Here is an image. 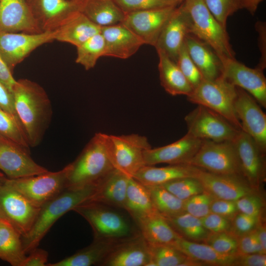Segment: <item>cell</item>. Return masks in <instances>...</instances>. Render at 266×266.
<instances>
[{"mask_svg": "<svg viewBox=\"0 0 266 266\" xmlns=\"http://www.w3.org/2000/svg\"><path fill=\"white\" fill-rule=\"evenodd\" d=\"M118 241V240H117ZM117 241L96 239L73 255L46 266H91L100 265Z\"/></svg>", "mask_w": 266, "mask_h": 266, "instance_id": "cell-32", "label": "cell"}, {"mask_svg": "<svg viewBox=\"0 0 266 266\" xmlns=\"http://www.w3.org/2000/svg\"><path fill=\"white\" fill-rule=\"evenodd\" d=\"M160 83L165 90L172 96H189L193 88L176 62L164 52L157 50Z\"/></svg>", "mask_w": 266, "mask_h": 266, "instance_id": "cell-30", "label": "cell"}, {"mask_svg": "<svg viewBox=\"0 0 266 266\" xmlns=\"http://www.w3.org/2000/svg\"><path fill=\"white\" fill-rule=\"evenodd\" d=\"M105 143L114 167L129 177L145 166L144 152L151 148L147 138L136 133L115 135L105 133Z\"/></svg>", "mask_w": 266, "mask_h": 266, "instance_id": "cell-6", "label": "cell"}, {"mask_svg": "<svg viewBox=\"0 0 266 266\" xmlns=\"http://www.w3.org/2000/svg\"><path fill=\"white\" fill-rule=\"evenodd\" d=\"M184 119L187 133L201 140L232 141L240 131L220 114L201 105H197Z\"/></svg>", "mask_w": 266, "mask_h": 266, "instance_id": "cell-10", "label": "cell"}, {"mask_svg": "<svg viewBox=\"0 0 266 266\" xmlns=\"http://www.w3.org/2000/svg\"><path fill=\"white\" fill-rule=\"evenodd\" d=\"M266 255L260 254L236 255L234 266H266Z\"/></svg>", "mask_w": 266, "mask_h": 266, "instance_id": "cell-54", "label": "cell"}, {"mask_svg": "<svg viewBox=\"0 0 266 266\" xmlns=\"http://www.w3.org/2000/svg\"><path fill=\"white\" fill-rule=\"evenodd\" d=\"M0 54V81L12 92L16 80Z\"/></svg>", "mask_w": 266, "mask_h": 266, "instance_id": "cell-56", "label": "cell"}, {"mask_svg": "<svg viewBox=\"0 0 266 266\" xmlns=\"http://www.w3.org/2000/svg\"><path fill=\"white\" fill-rule=\"evenodd\" d=\"M0 108L11 115L20 123L15 110L12 93L0 81Z\"/></svg>", "mask_w": 266, "mask_h": 266, "instance_id": "cell-52", "label": "cell"}, {"mask_svg": "<svg viewBox=\"0 0 266 266\" xmlns=\"http://www.w3.org/2000/svg\"><path fill=\"white\" fill-rule=\"evenodd\" d=\"M201 168L188 165H169L163 167L144 166L133 178L145 186L161 185L175 179L188 177H196Z\"/></svg>", "mask_w": 266, "mask_h": 266, "instance_id": "cell-28", "label": "cell"}, {"mask_svg": "<svg viewBox=\"0 0 266 266\" xmlns=\"http://www.w3.org/2000/svg\"><path fill=\"white\" fill-rule=\"evenodd\" d=\"M165 218L180 236L190 241L204 242L210 233L203 226L200 218L185 212Z\"/></svg>", "mask_w": 266, "mask_h": 266, "instance_id": "cell-36", "label": "cell"}, {"mask_svg": "<svg viewBox=\"0 0 266 266\" xmlns=\"http://www.w3.org/2000/svg\"><path fill=\"white\" fill-rule=\"evenodd\" d=\"M39 209L5 183L0 187V217L8 221L21 236L30 230Z\"/></svg>", "mask_w": 266, "mask_h": 266, "instance_id": "cell-13", "label": "cell"}, {"mask_svg": "<svg viewBox=\"0 0 266 266\" xmlns=\"http://www.w3.org/2000/svg\"><path fill=\"white\" fill-rule=\"evenodd\" d=\"M258 239L263 249L266 251V219L262 220L256 229Z\"/></svg>", "mask_w": 266, "mask_h": 266, "instance_id": "cell-58", "label": "cell"}, {"mask_svg": "<svg viewBox=\"0 0 266 266\" xmlns=\"http://www.w3.org/2000/svg\"><path fill=\"white\" fill-rule=\"evenodd\" d=\"M105 49L104 56L129 58L143 44V41L122 23L101 27Z\"/></svg>", "mask_w": 266, "mask_h": 266, "instance_id": "cell-24", "label": "cell"}, {"mask_svg": "<svg viewBox=\"0 0 266 266\" xmlns=\"http://www.w3.org/2000/svg\"><path fill=\"white\" fill-rule=\"evenodd\" d=\"M240 254H266L256 233L253 232L238 237V253Z\"/></svg>", "mask_w": 266, "mask_h": 266, "instance_id": "cell-49", "label": "cell"}, {"mask_svg": "<svg viewBox=\"0 0 266 266\" xmlns=\"http://www.w3.org/2000/svg\"><path fill=\"white\" fill-rule=\"evenodd\" d=\"M125 13L177 6L175 0H113Z\"/></svg>", "mask_w": 266, "mask_h": 266, "instance_id": "cell-47", "label": "cell"}, {"mask_svg": "<svg viewBox=\"0 0 266 266\" xmlns=\"http://www.w3.org/2000/svg\"><path fill=\"white\" fill-rule=\"evenodd\" d=\"M15 110L30 146L39 144L51 115L44 89L28 79L16 80L12 91Z\"/></svg>", "mask_w": 266, "mask_h": 266, "instance_id": "cell-1", "label": "cell"}, {"mask_svg": "<svg viewBox=\"0 0 266 266\" xmlns=\"http://www.w3.org/2000/svg\"><path fill=\"white\" fill-rule=\"evenodd\" d=\"M55 39L76 47L94 35L100 33L101 27L80 11L70 14L54 30Z\"/></svg>", "mask_w": 266, "mask_h": 266, "instance_id": "cell-25", "label": "cell"}, {"mask_svg": "<svg viewBox=\"0 0 266 266\" xmlns=\"http://www.w3.org/2000/svg\"><path fill=\"white\" fill-rule=\"evenodd\" d=\"M28 149L0 136V170L7 178L16 179L48 171L33 161Z\"/></svg>", "mask_w": 266, "mask_h": 266, "instance_id": "cell-16", "label": "cell"}, {"mask_svg": "<svg viewBox=\"0 0 266 266\" xmlns=\"http://www.w3.org/2000/svg\"><path fill=\"white\" fill-rule=\"evenodd\" d=\"M7 178L4 174L0 171V187L5 184Z\"/></svg>", "mask_w": 266, "mask_h": 266, "instance_id": "cell-59", "label": "cell"}, {"mask_svg": "<svg viewBox=\"0 0 266 266\" xmlns=\"http://www.w3.org/2000/svg\"><path fill=\"white\" fill-rule=\"evenodd\" d=\"M191 21V33L206 43L220 60L235 58L226 27L213 16L203 0H184L182 2Z\"/></svg>", "mask_w": 266, "mask_h": 266, "instance_id": "cell-4", "label": "cell"}, {"mask_svg": "<svg viewBox=\"0 0 266 266\" xmlns=\"http://www.w3.org/2000/svg\"><path fill=\"white\" fill-rule=\"evenodd\" d=\"M180 4L168 18L155 46L175 62L186 35L191 33L190 15L182 3Z\"/></svg>", "mask_w": 266, "mask_h": 266, "instance_id": "cell-19", "label": "cell"}, {"mask_svg": "<svg viewBox=\"0 0 266 266\" xmlns=\"http://www.w3.org/2000/svg\"><path fill=\"white\" fill-rule=\"evenodd\" d=\"M176 63L192 86L193 90L203 80V77L191 58L185 42L182 44Z\"/></svg>", "mask_w": 266, "mask_h": 266, "instance_id": "cell-44", "label": "cell"}, {"mask_svg": "<svg viewBox=\"0 0 266 266\" xmlns=\"http://www.w3.org/2000/svg\"><path fill=\"white\" fill-rule=\"evenodd\" d=\"M75 62L82 65L86 70L95 67L99 59L104 56L105 45L100 33H97L76 47Z\"/></svg>", "mask_w": 266, "mask_h": 266, "instance_id": "cell-38", "label": "cell"}, {"mask_svg": "<svg viewBox=\"0 0 266 266\" xmlns=\"http://www.w3.org/2000/svg\"><path fill=\"white\" fill-rule=\"evenodd\" d=\"M177 6L127 13L121 23L139 37L144 44L155 47L164 27Z\"/></svg>", "mask_w": 266, "mask_h": 266, "instance_id": "cell-17", "label": "cell"}, {"mask_svg": "<svg viewBox=\"0 0 266 266\" xmlns=\"http://www.w3.org/2000/svg\"><path fill=\"white\" fill-rule=\"evenodd\" d=\"M255 28L258 33V46L261 53L260 59L257 67L264 70L266 67V22L258 21Z\"/></svg>", "mask_w": 266, "mask_h": 266, "instance_id": "cell-53", "label": "cell"}, {"mask_svg": "<svg viewBox=\"0 0 266 266\" xmlns=\"http://www.w3.org/2000/svg\"><path fill=\"white\" fill-rule=\"evenodd\" d=\"M72 210L83 217L90 224L94 239L117 241L129 237L131 228L119 213L106 207L104 204L86 201Z\"/></svg>", "mask_w": 266, "mask_h": 266, "instance_id": "cell-7", "label": "cell"}, {"mask_svg": "<svg viewBox=\"0 0 266 266\" xmlns=\"http://www.w3.org/2000/svg\"><path fill=\"white\" fill-rule=\"evenodd\" d=\"M124 209L134 220L156 211L147 188L133 177L129 180Z\"/></svg>", "mask_w": 266, "mask_h": 266, "instance_id": "cell-35", "label": "cell"}, {"mask_svg": "<svg viewBox=\"0 0 266 266\" xmlns=\"http://www.w3.org/2000/svg\"><path fill=\"white\" fill-rule=\"evenodd\" d=\"M202 140L187 133L169 144L150 148L144 152L145 166L165 163L169 165L187 164L200 148Z\"/></svg>", "mask_w": 266, "mask_h": 266, "instance_id": "cell-21", "label": "cell"}, {"mask_svg": "<svg viewBox=\"0 0 266 266\" xmlns=\"http://www.w3.org/2000/svg\"><path fill=\"white\" fill-rule=\"evenodd\" d=\"M130 178L114 169L97 183L95 192L87 201L124 208Z\"/></svg>", "mask_w": 266, "mask_h": 266, "instance_id": "cell-27", "label": "cell"}, {"mask_svg": "<svg viewBox=\"0 0 266 266\" xmlns=\"http://www.w3.org/2000/svg\"><path fill=\"white\" fill-rule=\"evenodd\" d=\"M235 203L240 213L265 217L266 201L261 192L243 196L235 200Z\"/></svg>", "mask_w": 266, "mask_h": 266, "instance_id": "cell-43", "label": "cell"}, {"mask_svg": "<svg viewBox=\"0 0 266 266\" xmlns=\"http://www.w3.org/2000/svg\"><path fill=\"white\" fill-rule=\"evenodd\" d=\"M200 220L203 226L210 233L231 231L232 220L218 214L210 212Z\"/></svg>", "mask_w": 266, "mask_h": 266, "instance_id": "cell-50", "label": "cell"}, {"mask_svg": "<svg viewBox=\"0 0 266 266\" xmlns=\"http://www.w3.org/2000/svg\"><path fill=\"white\" fill-rule=\"evenodd\" d=\"M236 95V87L221 75L214 80L203 79L187 97L189 101L215 111L242 130L234 109Z\"/></svg>", "mask_w": 266, "mask_h": 266, "instance_id": "cell-5", "label": "cell"}, {"mask_svg": "<svg viewBox=\"0 0 266 266\" xmlns=\"http://www.w3.org/2000/svg\"><path fill=\"white\" fill-rule=\"evenodd\" d=\"M149 192L155 210L165 217L184 212L182 200L161 185L146 186Z\"/></svg>", "mask_w": 266, "mask_h": 266, "instance_id": "cell-37", "label": "cell"}, {"mask_svg": "<svg viewBox=\"0 0 266 266\" xmlns=\"http://www.w3.org/2000/svg\"><path fill=\"white\" fill-rule=\"evenodd\" d=\"M265 217L248 215L238 212L232 220L231 231L237 237L250 233L256 229Z\"/></svg>", "mask_w": 266, "mask_h": 266, "instance_id": "cell-48", "label": "cell"}, {"mask_svg": "<svg viewBox=\"0 0 266 266\" xmlns=\"http://www.w3.org/2000/svg\"><path fill=\"white\" fill-rule=\"evenodd\" d=\"M204 191L214 198L235 201L245 195L260 192L252 188L240 175H221L201 169L196 177Z\"/></svg>", "mask_w": 266, "mask_h": 266, "instance_id": "cell-18", "label": "cell"}, {"mask_svg": "<svg viewBox=\"0 0 266 266\" xmlns=\"http://www.w3.org/2000/svg\"><path fill=\"white\" fill-rule=\"evenodd\" d=\"M148 243L141 235L117 241L100 266H148Z\"/></svg>", "mask_w": 266, "mask_h": 266, "instance_id": "cell-22", "label": "cell"}, {"mask_svg": "<svg viewBox=\"0 0 266 266\" xmlns=\"http://www.w3.org/2000/svg\"><path fill=\"white\" fill-rule=\"evenodd\" d=\"M232 141L237 152L241 175L252 188L261 191L266 180V153L242 130Z\"/></svg>", "mask_w": 266, "mask_h": 266, "instance_id": "cell-12", "label": "cell"}, {"mask_svg": "<svg viewBox=\"0 0 266 266\" xmlns=\"http://www.w3.org/2000/svg\"><path fill=\"white\" fill-rule=\"evenodd\" d=\"M97 184L76 189H66L43 204L29 232L21 236L24 250L28 254L37 248L44 235L57 220L76 206L88 201Z\"/></svg>", "mask_w": 266, "mask_h": 266, "instance_id": "cell-2", "label": "cell"}, {"mask_svg": "<svg viewBox=\"0 0 266 266\" xmlns=\"http://www.w3.org/2000/svg\"><path fill=\"white\" fill-rule=\"evenodd\" d=\"M42 32L28 0H0V33Z\"/></svg>", "mask_w": 266, "mask_h": 266, "instance_id": "cell-20", "label": "cell"}, {"mask_svg": "<svg viewBox=\"0 0 266 266\" xmlns=\"http://www.w3.org/2000/svg\"><path fill=\"white\" fill-rule=\"evenodd\" d=\"M210 212L232 220L239 212L235 201L214 198L210 206Z\"/></svg>", "mask_w": 266, "mask_h": 266, "instance_id": "cell-51", "label": "cell"}, {"mask_svg": "<svg viewBox=\"0 0 266 266\" xmlns=\"http://www.w3.org/2000/svg\"><path fill=\"white\" fill-rule=\"evenodd\" d=\"M184 42L191 58L203 79L214 80L221 76L222 61L209 45L191 33L186 35Z\"/></svg>", "mask_w": 266, "mask_h": 266, "instance_id": "cell-26", "label": "cell"}, {"mask_svg": "<svg viewBox=\"0 0 266 266\" xmlns=\"http://www.w3.org/2000/svg\"><path fill=\"white\" fill-rule=\"evenodd\" d=\"M68 165L56 172L16 179L7 178L5 184L13 188L36 207L43 204L66 189Z\"/></svg>", "mask_w": 266, "mask_h": 266, "instance_id": "cell-8", "label": "cell"}, {"mask_svg": "<svg viewBox=\"0 0 266 266\" xmlns=\"http://www.w3.org/2000/svg\"><path fill=\"white\" fill-rule=\"evenodd\" d=\"M104 135L96 133L75 160L68 164L66 189L97 184L115 169L106 149Z\"/></svg>", "mask_w": 266, "mask_h": 266, "instance_id": "cell-3", "label": "cell"}, {"mask_svg": "<svg viewBox=\"0 0 266 266\" xmlns=\"http://www.w3.org/2000/svg\"><path fill=\"white\" fill-rule=\"evenodd\" d=\"M48 257L46 250L37 247L26 256L22 266H46Z\"/></svg>", "mask_w": 266, "mask_h": 266, "instance_id": "cell-55", "label": "cell"}, {"mask_svg": "<svg viewBox=\"0 0 266 266\" xmlns=\"http://www.w3.org/2000/svg\"><path fill=\"white\" fill-rule=\"evenodd\" d=\"M148 245L151 256L148 266H181L188 258L171 244L148 243Z\"/></svg>", "mask_w": 266, "mask_h": 266, "instance_id": "cell-39", "label": "cell"}, {"mask_svg": "<svg viewBox=\"0 0 266 266\" xmlns=\"http://www.w3.org/2000/svg\"><path fill=\"white\" fill-rule=\"evenodd\" d=\"M187 164L214 174L241 175L239 158L233 141L202 140L198 151Z\"/></svg>", "mask_w": 266, "mask_h": 266, "instance_id": "cell-9", "label": "cell"}, {"mask_svg": "<svg viewBox=\"0 0 266 266\" xmlns=\"http://www.w3.org/2000/svg\"><path fill=\"white\" fill-rule=\"evenodd\" d=\"M42 31H54L70 14L80 11L83 0H28Z\"/></svg>", "mask_w": 266, "mask_h": 266, "instance_id": "cell-23", "label": "cell"}, {"mask_svg": "<svg viewBox=\"0 0 266 266\" xmlns=\"http://www.w3.org/2000/svg\"><path fill=\"white\" fill-rule=\"evenodd\" d=\"M215 19L226 27L228 18L240 9L238 0H203Z\"/></svg>", "mask_w": 266, "mask_h": 266, "instance_id": "cell-45", "label": "cell"}, {"mask_svg": "<svg viewBox=\"0 0 266 266\" xmlns=\"http://www.w3.org/2000/svg\"><path fill=\"white\" fill-rule=\"evenodd\" d=\"M214 199L205 191L193 196L184 200V211L201 219L210 213V206Z\"/></svg>", "mask_w": 266, "mask_h": 266, "instance_id": "cell-46", "label": "cell"}, {"mask_svg": "<svg viewBox=\"0 0 266 266\" xmlns=\"http://www.w3.org/2000/svg\"><path fill=\"white\" fill-rule=\"evenodd\" d=\"M188 257L202 263L204 266H234L235 256L220 254L206 243L178 238L172 244Z\"/></svg>", "mask_w": 266, "mask_h": 266, "instance_id": "cell-31", "label": "cell"}, {"mask_svg": "<svg viewBox=\"0 0 266 266\" xmlns=\"http://www.w3.org/2000/svg\"><path fill=\"white\" fill-rule=\"evenodd\" d=\"M236 89L234 109L242 130L250 136L266 153V115L250 94L240 88L236 87Z\"/></svg>", "mask_w": 266, "mask_h": 266, "instance_id": "cell-15", "label": "cell"}, {"mask_svg": "<svg viewBox=\"0 0 266 266\" xmlns=\"http://www.w3.org/2000/svg\"><path fill=\"white\" fill-rule=\"evenodd\" d=\"M263 0H238L240 9H245L252 15L256 13L258 5Z\"/></svg>", "mask_w": 266, "mask_h": 266, "instance_id": "cell-57", "label": "cell"}, {"mask_svg": "<svg viewBox=\"0 0 266 266\" xmlns=\"http://www.w3.org/2000/svg\"><path fill=\"white\" fill-rule=\"evenodd\" d=\"M178 4H181L184 0H175Z\"/></svg>", "mask_w": 266, "mask_h": 266, "instance_id": "cell-60", "label": "cell"}, {"mask_svg": "<svg viewBox=\"0 0 266 266\" xmlns=\"http://www.w3.org/2000/svg\"><path fill=\"white\" fill-rule=\"evenodd\" d=\"M54 40V31L35 33H0V54L13 73L15 66L35 49Z\"/></svg>", "mask_w": 266, "mask_h": 266, "instance_id": "cell-11", "label": "cell"}, {"mask_svg": "<svg viewBox=\"0 0 266 266\" xmlns=\"http://www.w3.org/2000/svg\"><path fill=\"white\" fill-rule=\"evenodd\" d=\"M140 235L148 243L172 245L180 236L157 211L134 220Z\"/></svg>", "mask_w": 266, "mask_h": 266, "instance_id": "cell-29", "label": "cell"}, {"mask_svg": "<svg viewBox=\"0 0 266 266\" xmlns=\"http://www.w3.org/2000/svg\"><path fill=\"white\" fill-rule=\"evenodd\" d=\"M80 11L100 27L121 23L125 16L113 0H83Z\"/></svg>", "mask_w": 266, "mask_h": 266, "instance_id": "cell-33", "label": "cell"}, {"mask_svg": "<svg viewBox=\"0 0 266 266\" xmlns=\"http://www.w3.org/2000/svg\"><path fill=\"white\" fill-rule=\"evenodd\" d=\"M26 258L21 235L8 221L0 217V259L12 266H22Z\"/></svg>", "mask_w": 266, "mask_h": 266, "instance_id": "cell-34", "label": "cell"}, {"mask_svg": "<svg viewBox=\"0 0 266 266\" xmlns=\"http://www.w3.org/2000/svg\"><path fill=\"white\" fill-rule=\"evenodd\" d=\"M222 76L234 86L250 94L263 107H266V79L264 70L247 66L235 58L221 60Z\"/></svg>", "mask_w": 266, "mask_h": 266, "instance_id": "cell-14", "label": "cell"}, {"mask_svg": "<svg viewBox=\"0 0 266 266\" xmlns=\"http://www.w3.org/2000/svg\"><path fill=\"white\" fill-rule=\"evenodd\" d=\"M161 186L182 200L204 192L201 182L197 177H194L175 179Z\"/></svg>", "mask_w": 266, "mask_h": 266, "instance_id": "cell-40", "label": "cell"}, {"mask_svg": "<svg viewBox=\"0 0 266 266\" xmlns=\"http://www.w3.org/2000/svg\"><path fill=\"white\" fill-rule=\"evenodd\" d=\"M204 243L223 255L235 256L238 253V237L231 232L210 233Z\"/></svg>", "mask_w": 266, "mask_h": 266, "instance_id": "cell-42", "label": "cell"}, {"mask_svg": "<svg viewBox=\"0 0 266 266\" xmlns=\"http://www.w3.org/2000/svg\"><path fill=\"white\" fill-rule=\"evenodd\" d=\"M0 136L24 147L29 144L20 123L11 115L0 108Z\"/></svg>", "mask_w": 266, "mask_h": 266, "instance_id": "cell-41", "label": "cell"}]
</instances>
